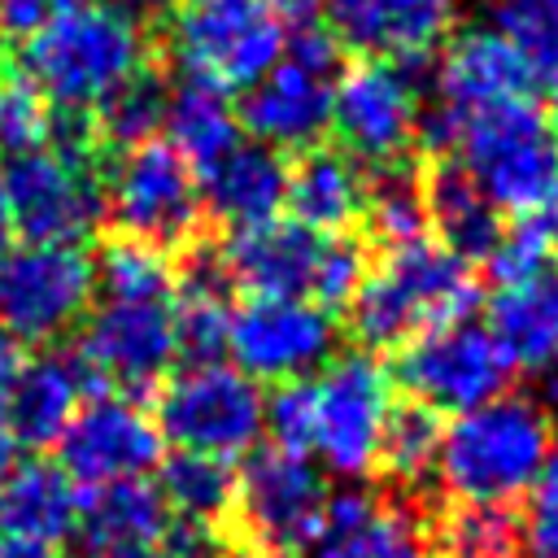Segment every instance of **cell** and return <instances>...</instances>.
Here are the masks:
<instances>
[{"label":"cell","mask_w":558,"mask_h":558,"mask_svg":"<svg viewBox=\"0 0 558 558\" xmlns=\"http://www.w3.org/2000/svg\"><path fill=\"white\" fill-rule=\"evenodd\" d=\"M78 0H0V31L4 35H35L44 22H52L57 13L74 9Z\"/></svg>","instance_id":"45"},{"label":"cell","mask_w":558,"mask_h":558,"mask_svg":"<svg viewBox=\"0 0 558 558\" xmlns=\"http://www.w3.org/2000/svg\"><path fill=\"white\" fill-rule=\"evenodd\" d=\"M519 558H558V449L519 519Z\"/></svg>","instance_id":"41"},{"label":"cell","mask_w":558,"mask_h":558,"mask_svg":"<svg viewBox=\"0 0 558 558\" xmlns=\"http://www.w3.org/2000/svg\"><path fill=\"white\" fill-rule=\"evenodd\" d=\"M166 527H170V510H166L157 484L153 480H118V484L78 493L70 536L87 558H100V554H113L126 545L161 541Z\"/></svg>","instance_id":"25"},{"label":"cell","mask_w":558,"mask_h":558,"mask_svg":"<svg viewBox=\"0 0 558 558\" xmlns=\"http://www.w3.org/2000/svg\"><path fill=\"white\" fill-rule=\"evenodd\" d=\"M266 427H270V445L292 449V453H310V432H314V375L310 379L275 384V392L266 397Z\"/></svg>","instance_id":"39"},{"label":"cell","mask_w":558,"mask_h":558,"mask_svg":"<svg viewBox=\"0 0 558 558\" xmlns=\"http://www.w3.org/2000/svg\"><path fill=\"white\" fill-rule=\"evenodd\" d=\"M196 187H201V209L214 222L244 231L279 218L288 192V161L257 140H240L218 161L196 170Z\"/></svg>","instance_id":"24"},{"label":"cell","mask_w":558,"mask_h":558,"mask_svg":"<svg viewBox=\"0 0 558 558\" xmlns=\"http://www.w3.org/2000/svg\"><path fill=\"white\" fill-rule=\"evenodd\" d=\"M440 153H453L449 161L497 214L532 218L558 192V135L532 96L458 118Z\"/></svg>","instance_id":"4"},{"label":"cell","mask_w":558,"mask_h":558,"mask_svg":"<svg viewBox=\"0 0 558 558\" xmlns=\"http://www.w3.org/2000/svg\"><path fill=\"white\" fill-rule=\"evenodd\" d=\"M100 558H174L161 541H148V545H126V549H113V554H100Z\"/></svg>","instance_id":"50"},{"label":"cell","mask_w":558,"mask_h":558,"mask_svg":"<svg viewBox=\"0 0 558 558\" xmlns=\"http://www.w3.org/2000/svg\"><path fill=\"white\" fill-rule=\"evenodd\" d=\"M100 384L126 392L161 388L179 362L174 344V305L170 301H100L87 314V327L74 349Z\"/></svg>","instance_id":"18"},{"label":"cell","mask_w":558,"mask_h":558,"mask_svg":"<svg viewBox=\"0 0 558 558\" xmlns=\"http://www.w3.org/2000/svg\"><path fill=\"white\" fill-rule=\"evenodd\" d=\"M166 35L183 78L222 92L253 87L288 48V31L266 0H179Z\"/></svg>","instance_id":"8"},{"label":"cell","mask_w":558,"mask_h":558,"mask_svg":"<svg viewBox=\"0 0 558 558\" xmlns=\"http://www.w3.org/2000/svg\"><path fill=\"white\" fill-rule=\"evenodd\" d=\"M48 122H52V105L26 78L0 83V153L4 157H22V153L44 148Z\"/></svg>","instance_id":"37"},{"label":"cell","mask_w":558,"mask_h":558,"mask_svg":"<svg viewBox=\"0 0 558 558\" xmlns=\"http://www.w3.org/2000/svg\"><path fill=\"white\" fill-rule=\"evenodd\" d=\"M174 558H227L231 545L222 536L218 523H192V519H179L166 527V541H161Z\"/></svg>","instance_id":"44"},{"label":"cell","mask_w":558,"mask_h":558,"mask_svg":"<svg viewBox=\"0 0 558 558\" xmlns=\"http://www.w3.org/2000/svg\"><path fill=\"white\" fill-rule=\"evenodd\" d=\"M484 327L501 344L510 371L554 384L558 379V266L497 283L488 296Z\"/></svg>","instance_id":"23"},{"label":"cell","mask_w":558,"mask_h":558,"mask_svg":"<svg viewBox=\"0 0 558 558\" xmlns=\"http://www.w3.org/2000/svg\"><path fill=\"white\" fill-rule=\"evenodd\" d=\"M549 126H554V135H558V78H554V96H549Z\"/></svg>","instance_id":"53"},{"label":"cell","mask_w":558,"mask_h":558,"mask_svg":"<svg viewBox=\"0 0 558 558\" xmlns=\"http://www.w3.org/2000/svg\"><path fill=\"white\" fill-rule=\"evenodd\" d=\"M366 248L353 235H327L323 244V262H318V279H314V305L323 310H340L353 301L357 283L366 279Z\"/></svg>","instance_id":"40"},{"label":"cell","mask_w":558,"mask_h":558,"mask_svg":"<svg viewBox=\"0 0 558 558\" xmlns=\"http://www.w3.org/2000/svg\"><path fill=\"white\" fill-rule=\"evenodd\" d=\"M166 144L192 166L205 170L209 161H218L227 148L240 144V113L231 105V96L214 83L201 78H179L170 83V100H166V126H161Z\"/></svg>","instance_id":"29"},{"label":"cell","mask_w":558,"mask_h":558,"mask_svg":"<svg viewBox=\"0 0 558 558\" xmlns=\"http://www.w3.org/2000/svg\"><path fill=\"white\" fill-rule=\"evenodd\" d=\"M227 558H266V554H253V549H231Z\"/></svg>","instance_id":"54"},{"label":"cell","mask_w":558,"mask_h":558,"mask_svg":"<svg viewBox=\"0 0 558 558\" xmlns=\"http://www.w3.org/2000/svg\"><path fill=\"white\" fill-rule=\"evenodd\" d=\"M458 17V0H323V22L336 48L371 61L418 65L436 52Z\"/></svg>","instance_id":"19"},{"label":"cell","mask_w":558,"mask_h":558,"mask_svg":"<svg viewBox=\"0 0 558 558\" xmlns=\"http://www.w3.org/2000/svg\"><path fill=\"white\" fill-rule=\"evenodd\" d=\"M488 266H493V279H497V283L523 279V275H536V270L554 266V253H549V244H545L541 222L506 227L501 240H497V248H493V257H488Z\"/></svg>","instance_id":"43"},{"label":"cell","mask_w":558,"mask_h":558,"mask_svg":"<svg viewBox=\"0 0 558 558\" xmlns=\"http://www.w3.org/2000/svg\"><path fill=\"white\" fill-rule=\"evenodd\" d=\"M432 541V558H519V519L493 506H453Z\"/></svg>","instance_id":"34"},{"label":"cell","mask_w":558,"mask_h":558,"mask_svg":"<svg viewBox=\"0 0 558 558\" xmlns=\"http://www.w3.org/2000/svg\"><path fill=\"white\" fill-rule=\"evenodd\" d=\"M405 397L432 414H466L493 397L506 392L510 384V362L493 331L475 318H453L440 323L397 349V362L388 371Z\"/></svg>","instance_id":"11"},{"label":"cell","mask_w":558,"mask_h":558,"mask_svg":"<svg viewBox=\"0 0 558 558\" xmlns=\"http://www.w3.org/2000/svg\"><path fill=\"white\" fill-rule=\"evenodd\" d=\"M541 231H545V244H549V253L558 257V192L545 201V209H541Z\"/></svg>","instance_id":"48"},{"label":"cell","mask_w":558,"mask_h":558,"mask_svg":"<svg viewBox=\"0 0 558 558\" xmlns=\"http://www.w3.org/2000/svg\"><path fill=\"white\" fill-rule=\"evenodd\" d=\"M157 493L170 514L192 523H218L235 506V462L209 458V453H183L157 462Z\"/></svg>","instance_id":"30"},{"label":"cell","mask_w":558,"mask_h":558,"mask_svg":"<svg viewBox=\"0 0 558 558\" xmlns=\"http://www.w3.org/2000/svg\"><path fill=\"white\" fill-rule=\"evenodd\" d=\"M392 414V375L375 353H340L314 375V432L310 458L340 475L362 480L379 466V440Z\"/></svg>","instance_id":"10"},{"label":"cell","mask_w":558,"mask_h":558,"mask_svg":"<svg viewBox=\"0 0 558 558\" xmlns=\"http://www.w3.org/2000/svg\"><path fill=\"white\" fill-rule=\"evenodd\" d=\"M362 201H366V174L340 148L318 144V148H305L288 166L283 205L292 222L318 235H344V227L362 218Z\"/></svg>","instance_id":"26"},{"label":"cell","mask_w":558,"mask_h":558,"mask_svg":"<svg viewBox=\"0 0 558 558\" xmlns=\"http://www.w3.org/2000/svg\"><path fill=\"white\" fill-rule=\"evenodd\" d=\"M327 510V480L310 453L257 445L235 466V527L244 549L266 558H305Z\"/></svg>","instance_id":"5"},{"label":"cell","mask_w":558,"mask_h":558,"mask_svg":"<svg viewBox=\"0 0 558 558\" xmlns=\"http://www.w3.org/2000/svg\"><path fill=\"white\" fill-rule=\"evenodd\" d=\"M231 301H179L174 305V344L187 366L218 362L227 353Z\"/></svg>","instance_id":"38"},{"label":"cell","mask_w":558,"mask_h":558,"mask_svg":"<svg viewBox=\"0 0 558 558\" xmlns=\"http://www.w3.org/2000/svg\"><path fill=\"white\" fill-rule=\"evenodd\" d=\"M13 240V218H9V196H4V166H0V253Z\"/></svg>","instance_id":"52"},{"label":"cell","mask_w":558,"mask_h":558,"mask_svg":"<svg viewBox=\"0 0 558 558\" xmlns=\"http://www.w3.org/2000/svg\"><path fill=\"white\" fill-rule=\"evenodd\" d=\"M266 4H270V13L279 17V26H283L288 35L314 31V26L323 22V0H266Z\"/></svg>","instance_id":"46"},{"label":"cell","mask_w":558,"mask_h":558,"mask_svg":"<svg viewBox=\"0 0 558 558\" xmlns=\"http://www.w3.org/2000/svg\"><path fill=\"white\" fill-rule=\"evenodd\" d=\"M157 423L126 397L96 392L87 397L65 432L57 436V466L74 488H100L118 480H148L161 453Z\"/></svg>","instance_id":"17"},{"label":"cell","mask_w":558,"mask_h":558,"mask_svg":"<svg viewBox=\"0 0 558 558\" xmlns=\"http://www.w3.org/2000/svg\"><path fill=\"white\" fill-rule=\"evenodd\" d=\"M96 296L92 257L78 244H9L0 253V336L48 344L65 336Z\"/></svg>","instance_id":"12"},{"label":"cell","mask_w":558,"mask_h":558,"mask_svg":"<svg viewBox=\"0 0 558 558\" xmlns=\"http://www.w3.org/2000/svg\"><path fill=\"white\" fill-rule=\"evenodd\" d=\"M554 449V405L536 392H501L445 423L436 484L458 506L510 510L545 480Z\"/></svg>","instance_id":"1"},{"label":"cell","mask_w":558,"mask_h":558,"mask_svg":"<svg viewBox=\"0 0 558 558\" xmlns=\"http://www.w3.org/2000/svg\"><path fill=\"white\" fill-rule=\"evenodd\" d=\"M0 558H48V549L26 545V541H17V536H4V532H0Z\"/></svg>","instance_id":"49"},{"label":"cell","mask_w":558,"mask_h":558,"mask_svg":"<svg viewBox=\"0 0 558 558\" xmlns=\"http://www.w3.org/2000/svg\"><path fill=\"white\" fill-rule=\"evenodd\" d=\"M475 301H480V283L471 262L423 235L384 248V257L366 270V279L349 301V327L366 353L401 349L405 340L440 323L471 318Z\"/></svg>","instance_id":"3"},{"label":"cell","mask_w":558,"mask_h":558,"mask_svg":"<svg viewBox=\"0 0 558 558\" xmlns=\"http://www.w3.org/2000/svg\"><path fill=\"white\" fill-rule=\"evenodd\" d=\"M497 26L532 74L558 78V0H493Z\"/></svg>","instance_id":"36"},{"label":"cell","mask_w":558,"mask_h":558,"mask_svg":"<svg viewBox=\"0 0 558 558\" xmlns=\"http://www.w3.org/2000/svg\"><path fill=\"white\" fill-rule=\"evenodd\" d=\"M96 292L105 301H170L174 296V266L161 248L140 240H109L92 257Z\"/></svg>","instance_id":"32"},{"label":"cell","mask_w":558,"mask_h":558,"mask_svg":"<svg viewBox=\"0 0 558 558\" xmlns=\"http://www.w3.org/2000/svg\"><path fill=\"white\" fill-rule=\"evenodd\" d=\"M310 558H432V541L414 510L388 506L371 488H340L327 493Z\"/></svg>","instance_id":"22"},{"label":"cell","mask_w":558,"mask_h":558,"mask_svg":"<svg viewBox=\"0 0 558 558\" xmlns=\"http://www.w3.org/2000/svg\"><path fill=\"white\" fill-rule=\"evenodd\" d=\"M336 78H340V48L327 31H296L288 35L283 57L244 87L240 100V126L253 131L266 148H318V140L331 131V105H336Z\"/></svg>","instance_id":"6"},{"label":"cell","mask_w":558,"mask_h":558,"mask_svg":"<svg viewBox=\"0 0 558 558\" xmlns=\"http://www.w3.org/2000/svg\"><path fill=\"white\" fill-rule=\"evenodd\" d=\"M148 31L122 0H78L22 44V78L70 113H92L148 65Z\"/></svg>","instance_id":"2"},{"label":"cell","mask_w":558,"mask_h":558,"mask_svg":"<svg viewBox=\"0 0 558 558\" xmlns=\"http://www.w3.org/2000/svg\"><path fill=\"white\" fill-rule=\"evenodd\" d=\"M153 423L157 436L183 453L235 462L257 449L266 432V392L227 362L183 366L161 384Z\"/></svg>","instance_id":"7"},{"label":"cell","mask_w":558,"mask_h":558,"mask_svg":"<svg viewBox=\"0 0 558 558\" xmlns=\"http://www.w3.org/2000/svg\"><path fill=\"white\" fill-rule=\"evenodd\" d=\"M418 118H423V87L414 78V65L362 57L336 78L331 131L340 140V153L366 161L371 170L388 161H405L410 144L418 140Z\"/></svg>","instance_id":"13"},{"label":"cell","mask_w":558,"mask_h":558,"mask_svg":"<svg viewBox=\"0 0 558 558\" xmlns=\"http://www.w3.org/2000/svg\"><path fill=\"white\" fill-rule=\"evenodd\" d=\"M0 74H4V31H0Z\"/></svg>","instance_id":"55"},{"label":"cell","mask_w":558,"mask_h":558,"mask_svg":"<svg viewBox=\"0 0 558 558\" xmlns=\"http://www.w3.org/2000/svg\"><path fill=\"white\" fill-rule=\"evenodd\" d=\"M423 205H427V227L436 231V244H445L462 262L493 257L506 231L501 214L480 196V187L453 161H436L423 174Z\"/></svg>","instance_id":"28"},{"label":"cell","mask_w":558,"mask_h":558,"mask_svg":"<svg viewBox=\"0 0 558 558\" xmlns=\"http://www.w3.org/2000/svg\"><path fill=\"white\" fill-rule=\"evenodd\" d=\"M100 187H105V218H113V227L126 240L153 244L161 253L187 248L205 214L196 170L161 135L122 148L100 174Z\"/></svg>","instance_id":"9"},{"label":"cell","mask_w":558,"mask_h":558,"mask_svg":"<svg viewBox=\"0 0 558 558\" xmlns=\"http://www.w3.org/2000/svg\"><path fill=\"white\" fill-rule=\"evenodd\" d=\"M78 510V488L65 480L57 462L26 458L0 480V532L26 545L52 549L70 541Z\"/></svg>","instance_id":"27"},{"label":"cell","mask_w":558,"mask_h":558,"mask_svg":"<svg viewBox=\"0 0 558 558\" xmlns=\"http://www.w3.org/2000/svg\"><path fill=\"white\" fill-rule=\"evenodd\" d=\"M336 318L331 310L296 296H248L231 310L227 353L235 371L266 384L310 379L336 357Z\"/></svg>","instance_id":"15"},{"label":"cell","mask_w":558,"mask_h":558,"mask_svg":"<svg viewBox=\"0 0 558 558\" xmlns=\"http://www.w3.org/2000/svg\"><path fill=\"white\" fill-rule=\"evenodd\" d=\"M440 432H445V423L432 410H423L414 401L392 405L388 427H384V440H379V466H384V475L397 488H405V493H414L427 480H436Z\"/></svg>","instance_id":"33"},{"label":"cell","mask_w":558,"mask_h":558,"mask_svg":"<svg viewBox=\"0 0 558 558\" xmlns=\"http://www.w3.org/2000/svg\"><path fill=\"white\" fill-rule=\"evenodd\" d=\"M174 292H179V301H231L235 283H231V270H227L218 244L183 248V262L174 270Z\"/></svg>","instance_id":"42"},{"label":"cell","mask_w":558,"mask_h":558,"mask_svg":"<svg viewBox=\"0 0 558 558\" xmlns=\"http://www.w3.org/2000/svg\"><path fill=\"white\" fill-rule=\"evenodd\" d=\"M92 392H100V379L74 349H39L17 366L4 401V427L17 445H57V436Z\"/></svg>","instance_id":"21"},{"label":"cell","mask_w":558,"mask_h":558,"mask_svg":"<svg viewBox=\"0 0 558 558\" xmlns=\"http://www.w3.org/2000/svg\"><path fill=\"white\" fill-rule=\"evenodd\" d=\"M532 65L519 57V48L501 31H462L445 44L436 74H432V100L423 105L418 135L427 148H440L449 126L475 109L506 105L532 96Z\"/></svg>","instance_id":"16"},{"label":"cell","mask_w":558,"mask_h":558,"mask_svg":"<svg viewBox=\"0 0 558 558\" xmlns=\"http://www.w3.org/2000/svg\"><path fill=\"white\" fill-rule=\"evenodd\" d=\"M166 100H170V83L144 70L96 109V135L109 140L113 148H135L157 140L166 126Z\"/></svg>","instance_id":"35"},{"label":"cell","mask_w":558,"mask_h":558,"mask_svg":"<svg viewBox=\"0 0 558 558\" xmlns=\"http://www.w3.org/2000/svg\"><path fill=\"white\" fill-rule=\"evenodd\" d=\"M362 218L371 227V235L384 248L423 240L427 231V205H423V174L410 161H388L375 166L366 179V201H362Z\"/></svg>","instance_id":"31"},{"label":"cell","mask_w":558,"mask_h":558,"mask_svg":"<svg viewBox=\"0 0 558 558\" xmlns=\"http://www.w3.org/2000/svg\"><path fill=\"white\" fill-rule=\"evenodd\" d=\"M323 244H327V235H318L292 218H270V222L231 231L218 253H222L235 288H244L253 296L310 301L318 262H323Z\"/></svg>","instance_id":"20"},{"label":"cell","mask_w":558,"mask_h":558,"mask_svg":"<svg viewBox=\"0 0 558 558\" xmlns=\"http://www.w3.org/2000/svg\"><path fill=\"white\" fill-rule=\"evenodd\" d=\"M4 196L13 231L31 244H78L105 218V187L96 161L35 148L4 161Z\"/></svg>","instance_id":"14"},{"label":"cell","mask_w":558,"mask_h":558,"mask_svg":"<svg viewBox=\"0 0 558 558\" xmlns=\"http://www.w3.org/2000/svg\"><path fill=\"white\" fill-rule=\"evenodd\" d=\"M13 466H17V440H13V432H9L4 418H0V480H4Z\"/></svg>","instance_id":"51"},{"label":"cell","mask_w":558,"mask_h":558,"mask_svg":"<svg viewBox=\"0 0 558 558\" xmlns=\"http://www.w3.org/2000/svg\"><path fill=\"white\" fill-rule=\"evenodd\" d=\"M17 366H22L17 344L0 336V418H4V401H9V388H13V379H17Z\"/></svg>","instance_id":"47"}]
</instances>
